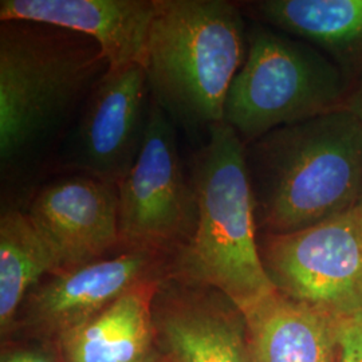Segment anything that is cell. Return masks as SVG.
<instances>
[{"label":"cell","instance_id":"cell-1","mask_svg":"<svg viewBox=\"0 0 362 362\" xmlns=\"http://www.w3.org/2000/svg\"><path fill=\"white\" fill-rule=\"evenodd\" d=\"M107 70L100 45L86 35L34 22L0 23L3 204L25 207Z\"/></svg>","mask_w":362,"mask_h":362},{"label":"cell","instance_id":"cell-2","mask_svg":"<svg viewBox=\"0 0 362 362\" xmlns=\"http://www.w3.org/2000/svg\"><path fill=\"white\" fill-rule=\"evenodd\" d=\"M255 218L264 233H296L356 207L362 122L341 107L246 145Z\"/></svg>","mask_w":362,"mask_h":362},{"label":"cell","instance_id":"cell-3","mask_svg":"<svg viewBox=\"0 0 362 362\" xmlns=\"http://www.w3.org/2000/svg\"><path fill=\"white\" fill-rule=\"evenodd\" d=\"M188 175L197 223L167 274L219 290L243 313L276 291L259 250L246 145L224 121L209 127Z\"/></svg>","mask_w":362,"mask_h":362},{"label":"cell","instance_id":"cell-4","mask_svg":"<svg viewBox=\"0 0 362 362\" xmlns=\"http://www.w3.org/2000/svg\"><path fill=\"white\" fill-rule=\"evenodd\" d=\"M145 57L152 103L187 133L224 121L233 78L245 64L248 26L228 0H155Z\"/></svg>","mask_w":362,"mask_h":362},{"label":"cell","instance_id":"cell-5","mask_svg":"<svg viewBox=\"0 0 362 362\" xmlns=\"http://www.w3.org/2000/svg\"><path fill=\"white\" fill-rule=\"evenodd\" d=\"M246 61L227 94L224 122L245 145L272 130L344 107L349 77L310 43L255 22Z\"/></svg>","mask_w":362,"mask_h":362},{"label":"cell","instance_id":"cell-6","mask_svg":"<svg viewBox=\"0 0 362 362\" xmlns=\"http://www.w3.org/2000/svg\"><path fill=\"white\" fill-rule=\"evenodd\" d=\"M173 122L152 103L141 153L118 184V224L124 250L172 258L197 223L194 185L181 158Z\"/></svg>","mask_w":362,"mask_h":362},{"label":"cell","instance_id":"cell-7","mask_svg":"<svg viewBox=\"0 0 362 362\" xmlns=\"http://www.w3.org/2000/svg\"><path fill=\"white\" fill-rule=\"evenodd\" d=\"M275 288L333 317L362 310V207L259 239Z\"/></svg>","mask_w":362,"mask_h":362},{"label":"cell","instance_id":"cell-8","mask_svg":"<svg viewBox=\"0 0 362 362\" xmlns=\"http://www.w3.org/2000/svg\"><path fill=\"white\" fill-rule=\"evenodd\" d=\"M151 106L144 66L109 69L62 144L58 164L118 185L141 153Z\"/></svg>","mask_w":362,"mask_h":362},{"label":"cell","instance_id":"cell-9","mask_svg":"<svg viewBox=\"0 0 362 362\" xmlns=\"http://www.w3.org/2000/svg\"><path fill=\"white\" fill-rule=\"evenodd\" d=\"M118 207L117 184L70 173L40 184L23 209L59 274L107 258L121 246Z\"/></svg>","mask_w":362,"mask_h":362},{"label":"cell","instance_id":"cell-10","mask_svg":"<svg viewBox=\"0 0 362 362\" xmlns=\"http://www.w3.org/2000/svg\"><path fill=\"white\" fill-rule=\"evenodd\" d=\"M164 257L144 250H124L70 272L40 281L19 310L18 321L31 333L57 342L86 324L133 287L163 278Z\"/></svg>","mask_w":362,"mask_h":362},{"label":"cell","instance_id":"cell-11","mask_svg":"<svg viewBox=\"0 0 362 362\" xmlns=\"http://www.w3.org/2000/svg\"><path fill=\"white\" fill-rule=\"evenodd\" d=\"M152 311L158 348L172 362H257L243 313L214 287L165 274Z\"/></svg>","mask_w":362,"mask_h":362},{"label":"cell","instance_id":"cell-12","mask_svg":"<svg viewBox=\"0 0 362 362\" xmlns=\"http://www.w3.org/2000/svg\"><path fill=\"white\" fill-rule=\"evenodd\" d=\"M155 0H1L0 22L61 27L94 39L109 69L145 65Z\"/></svg>","mask_w":362,"mask_h":362},{"label":"cell","instance_id":"cell-13","mask_svg":"<svg viewBox=\"0 0 362 362\" xmlns=\"http://www.w3.org/2000/svg\"><path fill=\"white\" fill-rule=\"evenodd\" d=\"M240 6L255 22L325 52L348 77H362V0H259Z\"/></svg>","mask_w":362,"mask_h":362},{"label":"cell","instance_id":"cell-14","mask_svg":"<svg viewBox=\"0 0 362 362\" xmlns=\"http://www.w3.org/2000/svg\"><path fill=\"white\" fill-rule=\"evenodd\" d=\"M257 362H334V317L278 290L243 311Z\"/></svg>","mask_w":362,"mask_h":362},{"label":"cell","instance_id":"cell-15","mask_svg":"<svg viewBox=\"0 0 362 362\" xmlns=\"http://www.w3.org/2000/svg\"><path fill=\"white\" fill-rule=\"evenodd\" d=\"M161 279V278H160ZM160 279L133 287L57 345L64 362H143L153 351L152 302Z\"/></svg>","mask_w":362,"mask_h":362},{"label":"cell","instance_id":"cell-16","mask_svg":"<svg viewBox=\"0 0 362 362\" xmlns=\"http://www.w3.org/2000/svg\"><path fill=\"white\" fill-rule=\"evenodd\" d=\"M57 263L23 208L1 206L0 215V330L8 334L16 325L27 294Z\"/></svg>","mask_w":362,"mask_h":362},{"label":"cell","instance_id":"cell-17","mask_svg":"<svg viewBox=\"0 0 362 362\" xmlns=\"http://www.w3.org/2000/svg\"><path fill=\"white\" fill-rule=\"evenodd\" d=\"M339 362H362V310L334 317Z\"/></svg>","mask_w":362,"mask_h":362},{"label":"cell","instance_id":"cell-18","mask_svg":"<svg viewBox=\"0 0 362 362\" xmlns=\"http://www.w3.org/2000/svg\"><path fill=\"white\" fill-rule=\"evenodd\" d=\"M0 362H59L52 353L39 348H13L1 353Z\"/></svg>","mask_w":362,"mask_h":362},{"label":"cell","instance_id":"cell-19","mask_svg":"<svg viewBox=\"0 0 362 362\" xmlns=\"http://www.w3.org/2000/svg\"><path fill=\"white\" fill-rule=\"evenodd\" d=\"M344 107L348 109L350 113H353L362 122V77L350 89L349 95L346 98Z\"/></svg>","mask_w":362,"mask_h":362},{"label":"cell","instance_id":"cell-20","mask_svg":"<svg viewBox=\"0 0 362 362\" xmlns=\"http://www.w3.org/2000/svg\"><path fill=\"white\" fill-rule=\"evenodd\" d=\"M143 362H163V356L160 351L155 350L149 357H146Z\"/></svg>","mask_w":362,"mask_h":362},{"label":"cell","instance_id":"cell-21","mask_svg":"<svg viewBox=\"0 0 362 362\" xmlns=\"http://www.w3.org/2000/svg\"><path fill=\"white\" fill-rule=\"evenodd\" d=\"M358 204H360V206H361V207H362V194H361V199H360V202H358Z\"/></svg>","mask_w":362,"mask_h":362}]
</instances>
